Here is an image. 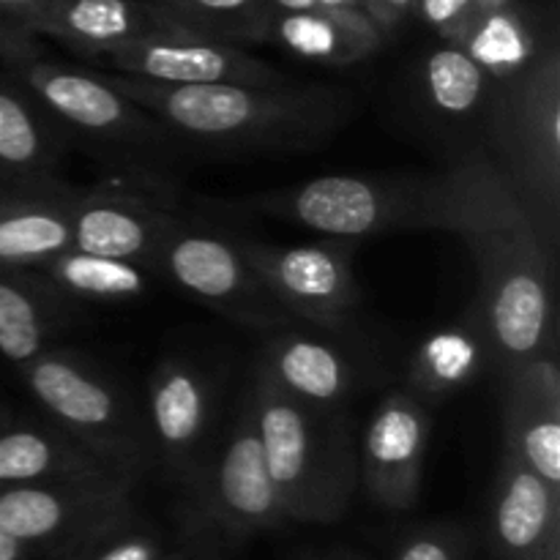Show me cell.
<instances>
[{"label": "cell", "instance_id": "1", "mask_svg": "<svg viewBox=\"0 0 560 560\" xmlns=\"http://www.w3.org/2000/svg\"><path fill=\"white\" fill-rule=\"evenodd\" d=\"M443 230L476 266V320L503 370L552 353V262L528 202L501 162L468 153L441 173Z\"/></svg>", "mask_w": 560, "mask_h": 560}, {"label": "cell", "instance_id": "2", "mask_svg": "<svg viewBox=\"0 0 560 560\" xmlns=\"http://www.w3.org/2000/svg\"><path fill=\"white\" fill-rule=\"evenodd\" d=\"M113 85L167 129L213 148L233 151H301L328 140L348 115V98L328 88L290 82H195L164 85L129 74H109Z\"/></svg>", "mask_w": 560, "mask_h": 560}, {"label": "cell", "instance_id": "3", "mask_svg": "<svg viewBox=\"0 0 560 560\" xmlns=\"http://www.w3.org/2000/svg\"><path fill=\"white\" fill-rule=\"evenodd\" d=\"M249 397L288 523L342 517L359 487V452L342 408L320 410L295 402L260 366H255Z\"/></svg>", "mask_w": 560, "mask_h": 560}, {"label": "cell", "instance_id": "4", "mask_svg": "<svg viewBox=\"0 0 560 560\" xmlns=\"http://www.w3.org/2000/svg\"><path fill=\"white\" fill-rule=\"evenodd\" d=\"M246 202L337 241L394 230H443L441 175H323Z\"/></svg>", "mask_w": 560, "mask_h": 560}, {"label": "cell", "instance_id": "5", "mask_svg": "<svg viewBox=\"0 0 560 560\" xmlns=\"http://www.w3.org/2000/svg\"><path fill=\"white\" fill-rule=\"evenodd\" d=\"M52 424L115 474L135 481L151 457L145 419L115 383L66 353H38L20 366Z\"/></svg>", "mask_w": 560, "mask_h": 560}, {"label": "cell", "instance_id": "6", "mask_svg": "<svg viewBox=\"0 0 560 560\" xmlns=\"http://www.w3.org/2000/svg\"><path fill=\"white\" fill-rule=\"evenodd\" d=\"M498 98L501 167L536 222L556 230L560 208V55L556 44L506 77Z\"/></svg>", "mask_w": 560, "mask_h": 560}, {"label": "cell", "instance_id": "7", "mask_svg": "<svg viewBox=\"0 0 560 560\" xmlns=\"http://www.w3.org/2000/svg\"><path fill=\"white\" fill-rule=\"evenodd\" d=\"M31 38L0 31V60L11 71V80L25 88L44 113L96 140L148 142L167 135V129L131 104L109 77L58 63L38 52Z\"/></svg>", "mask_w": 560, "mask_h": 560}, {"label": "cell", "instance_id": "8", "mask_svg": "<svg viewBox=\"0 0 560 560\" xmlns=\"http://www.w3.org/2000/svg\"><path fill=\"white\" fill-rule=\"evenodd\" d=\"M151 271L167 277L180 290L241 326L277 328L293 317L268 293L238 249L235 235L197 230L173 219L159 244Z\"/></svg>", "mask_w": 560, "mask_h": 560}, {"label": "cell", "instance_id": "9", "mask_svg": "<svg viewBox=\"0 0 560 560\" xmlns=\"http://www.w3.org/2000/svg\"><path fill=\"white\" fill-rule=\"evenodd\" d=\"M131 481L0 487V528L22 547H71L129 517Z\"/></svg>", "mask_w": 560, "mask_h": 560}, {"label": "cell", "instance_id": "10", "mask_svg": "<svg viewBox=\"0 0 560 560\" xmlns=\"http://www.w3.org/2000/svg\"><path fill=\"white\" fill-rule=\"evenodd\" d=\"M268 293L293 317L323 328H342L359 304L350 246L306 244L277 246L235 238Z\"/></svg>", "mask_w": 560, "mask_h": 560}, {"label": "cell", "instance_id": "11", "mask_svg": "<svg viewBox=\"0 0 560 560\" xmlns=\"http://www.w3.org/2000/svg\"><path fill=\"white\" fill-rule=\"evenodd\" d=\"M197 487L211 523L233 536H249L288 523L282 498L268 474L249 394L219 454L197 479Z\"/></svg>", "mask_w": 560, "mask_h": 560}, {"label": "cell", "instance_id": "12", "mask_svg": "<svg viewBox=\"0 0 560 560\" xmlns=\"http://www.w3.org/2000/svg\"><path fill=\"white\" fill-rule=\"evenodd\" d=\"M118 74L164 85H195V82H252L277 85L290 82L262 60L246 55L238 44L202 36L189 27L148 33L129 44L109 49L102 58Z\"/></svg>", "mask_w": 560, "mask_h": 560}, {"label": "cell", "instance_id": "13", "mask_svg": "<svg viewBox=\"0 0 560 560\" xmlns=\"http://www.w3.org/2000/svg\"><path fill=\"white\" fill-rule=\"evenodd\" d=\"M430 413L408 394H388L372 413L359 446V481L388 512L419 503L430 448Z\"/></svg>", "mask_w": 560, "mask_h": 560}, {"label": "cell", "instance_id": "14", "mask_svg": "<svg viewBox=\"0 0 560 560\" xmlns=\"http://www.w3.org/2000/svg\"><path fill=\"white\" fill-rule=\"evenodd\" d=\"M213 416V388L189 361L170 359L153 372L148 388L145 430L151 452L178 479L197 485L202 448Z\"/></svg>", "mask_w": 560, "mask_h": 560}, {"label": "cell", "instance_id": "15", "mask_svg": "<svg viewBox=\"0 0 560 560\" xmlns=\"http://www.w3.org/2000/svg\"><path fill=\"white\" fill-rule=\"evenodd\" d=\"M503 452L560 487V370L552 353L506 370Z\"/></svg>", "mask_w": 560, "mask_h": 560}, {"label": "cell", "instance_id": "16", "mask_svg": "<svg viewBox=\"0 0 560 560\" xmlns=\"http://www.w3.org/2000/svg\"><path fill=\"white\" fill-rule=\"evenodd\" d=\"M498 560H547L560 550V487L503 452L490 503Z\"/></svg>", "mask_w": 560, "mask_h": 560}, {"label": "cell", "instance_id": "17", "mask_svg": "<svg viewBox=\"0 0 560 560\" xmlns=\"http://www.w3.org/2000/svg\"><path fill=\"white\" fill-rule=\"evenodd\" d=\"M69 219L74 249L129 260L151 271L175 217L148 197L98 189L74 191L69 197Z\"/></svg>", "mask_w": 560, "mask_h": 560}, {"label": "cell", "instance_id": "18", "mask_svg": "<svg viewBox=\"0 0 560 560\" xmlns=\"http://www.w3.org/2000/svg\"><path fill=\"white\" fill-rule=\"evenodd\" d=\"M170 27H184L153 0H47L27 22V36H49L88 58Z\"/></svg>", "mask_w": 560, "mask_h": 560}, {"label": "cell", "instance_id": "19", "mask_svg": "<svg viewBox=\"0 0 560 560\" xmlns=\"http://www.w3.org/2000/svg\"><path fill=\"white\" fill-rule=\"evenodd\" d=\"M60 135L52 115L16 85L0 80V186L22 195H66L60 180Z\"/></svg>", "mask_w": 560, "mask_h": 560}, {"label": "cell", "instance_id": "20", "mask_svg": "<svg viewBox=\"0 0 560 560\" xmlns=\"http://www.w3.org/2000/svg\"><path fill=\"white\" fill-rule=\"evenodd\" d=\"M118 479L131 481L107 468L58 427L0 430V487Z\"/></svg>", "mask_w": 560, "mask_h": 560}, {"label": "cell", "instance_id": "21", "mask_svg": "<svg viewBox=\"0 0 560 560\" xmlns=\"http://www.w3.org/2000/svg\"><path fill=\"white\" fill-rule=\"evenodd\" d=\"M262 372L295 402L339 410L353 392V366L334 345L282 334L271 339L257 361Z\"/></svg>", "mask_w": 560, "mask_h": 560}, {"label": "cell", "instance_id": "22", "mask_svg": "<svg viewBox=\"0 0 560 560\" xmlns=\"http://www.w3.org/2000/svg\"><path fill=\"white\" fill-rule=\"evenodd\" d=\"M71 195H0V271L42 268L69 249Z\"/></svg>", "mask_w": 560, "mask_h": 560}, {"label": "cell", "instance_id": "23", "mask_svg": "<svg viewBox=\"0 0 560 560\" xmlns=\"http://www.w3.org/2000/svg\"><path fill=\"white\" fill-rule=\"evenodd\" d=\"M386 33L366 16L337 11H273L268 42L282 44L293 55L315 63L350 66L364 60L383 44Z\"/></svg>", "mask_w": 560, "mask_h": 560}, {"label": "cell", "instance_id": "24", "mask_svg": "<svg viewBox=\"0 0 560 560\" xmlns=\"http://www.w3.org/2000/svg\"><path fill=\"white\" fill-rule=\"evenodd\" d=\"M49 288L85 301H131L151 288V271L137 262L88 255L69 246L42 266Z\"/></svg>", "mask_w": 560, "mask_h": 560}, {"label": "cell", "instance_id": "25", "mask_svg": "<svg viewBox=\"0 0 560 560\" xmlns=\"http://www.w3.org/2000/svg\"><path fill=\"white\" fill-rule=\"evenodd\" d=\"M175 22L228 44L268 42L277 5L271 0H153Z\"/></svg>", "mask_w": 560, "mask_h": 560}, {"label": "cell", "instance_id": "26", "mask_svg": "<svg viewBox=\"0 0 560 560\" xmlns=\"http://www.w3.org/2000/svg\"><path fill=\"white\" fill-rule=\"evenodd\" d=\"M49 301L44 290L16 271H0V355L22 366L44 353Z\"/></svg>", "mask_w": 560, "mask_h": 560}, {"label": "cell", "instance_id": "27", "mask_svg": "<svg viewBox=\"0 0 560 560\" xmlns=\"http://www.w3.org/2000/svg\"><path fill=\"white\" fill-rule=\"evenodd\" d=\"M457 44H463L490 77L514 74L536 55L534 38L512 3L481 11Z\"/></svg>", "mask_w": 560, "mask_h": 560}, {"label": "cell", "instance_id": "28", "mask_svg": "<svg viewBox=\"0 0 560 560\" xmlns=\"http://www.w3.org/2000/svg\"><path fill=\"white\" fill-rule=\"evenodd\" d=\"M492 77L457 42L432 49L424 60V82L432 104L446 115H468L481 104Z\"/></svg>", "mask_w": 560, "mask_h": 560}, {"label": "cell", "instance_id": "29", "mask_svg": "<svg viewBox=\"0 0 560 560\" xmlns=\"http://www.w3.org/2000/svg\"><path fill=\"white\" fill-rule=\"evenodd\" d=\"M479 337L468 328H452L427 339L413 364V383L430 394L465 386L479 370Z\"/></svg>", "mask_w": 560, "mask_h": 560}, {"label": "cell", "instance_id": "30", "mask_svg": "<svg viewBox=\"0 0 560 560\" xmlns=\"http://www.w3.org/2000/svg\"><path fill=\"white\" fill-rule=\"evenodd\" d=\"M63 560H164V552L151 534L135 530L126 517L66 547Z\"/></svg>", "mask_w": 560, "mask_h": 560}, {"label": "cell", "instance_id": "31", "mask_svg": "<svg viewBox=\"0 0 560 560\" xmlns=\"http://www.w3.org/2000/svg\"><path fill=\"white\" fill-rule=\"evenodd\" d=\"M394 560H465V536L454 525H432L410 534Z\"/></svg>", "mask_w": 560, "mask_h": 560}, {"label": "cell", "instance_id": "32", "mask_svg": "<svg viewBox=\"0 0 560 560\" xmlns=\"http://www.w3.org/2000/svg\"><path fill=\"white\" fill-rule=\"evenodd\" d=\"M416 14L448 42H459L481 14V0H416Z\"/></svg>", "mask_w": 560, "mask_h": 560}, {"label": "cell", "instance_id": "33", "mask_svg": "<svg viewBox=\"0 0 560 560\" xmlns=\"http://www.w3.org/2000/svg\"><path fill=\"white\" fill-rule=\"evenodd\" d=\"M366 16L381 27L383 33L394 31L399 22L408 20L416 11V0H361Z\"/></svg>", "mask_w": 560, "mask_h": 560}, {"label": "cell", "instance_id": "34", "mask_svg": "<svg viewBox=\"0 0 560 560\" xmlns=\"http://www.w3.org/2000/svg\"><path fill=\"white\" fill-rule=\"evenodd\" d=\"M47 0H0V31L27 36V22Z\"/></svg>", "mask_w": 560, "mask_h": 560}, {"label": "cell", "instance_id": "35", "mask_svg": "<svg viewBox=\"0 0 560 560\" xmlns=\"http://www.w3.org/2000/svg\"><path fill=\"white\" fill-rule=\"evenodd\" d=\"M25 550L27 547H22L14 536L0 528V560H25Z\"/></svg>", "mask_w": 560, "mask_h": 560}, {"label": "cell", "instance_id": "36", "mask_svg": "<svg viewBox=\"0 0 560 560\" xmlns=\"http://www.w3.org/2000/svg\"><path fill=\"white\" fill-rule=\"evenodd\" d=\"M328 11H337V14L345 16H366L361 0H320Z\"/></svg>", "mask_w": 560, "mask_h": 560}, {"label": "cell", "instance_id": "37", "mask_svg": "<svg viewBox=\"0 0 560 560\" xmlns=\"http://www.w3.org/2000/svg\"><path fill=\"white\" fill-rule=\"evenodd\" d=\"M279 11H328L320 0H271ZM370 20V16H366Z\"/></svg>", "mask_w": 560, "mask_h": 560}, {"label": "cell", "instance_id": "38", "mask_svg": "<svg viewBox=\"0 0 560 560\" xmlns=\"http://www.w3.org/2000/svg\"><path fill=\"white\" fill-rule=\"evenodd\" d=\"M509 0H481V11L487 9H498V5H506Z\"/></svg>", "mask_w": 560, "mask_h": 560}, {"label": "cell", "instance_id": "39", "mask_svg": "<svg viewBox=\"0 0 560 560\" xmlns=\"http://www.w3.org/2000/svg\"><path fill=\"white\" fill-rule=\"evenodd\" d=\"M547 560H560V550H556V552H552V556H550V558H547Z\"/></svg>", "mask_w": 560, "mask_h": 560}, {"label": "cell", "instance_id": "40", "mask_svg": "<svg viewBox=\"0 0 560 560\" xmlns=\"http://www.w3.org/2000/svg\"><path fill=\"white\" fill-rule=\"evenodd\" d=\"M164 560H186V558H164Z\"/></svg>", "mask_w": 560, "mask_h": 560}, {"label": "cell", "instance_id": "41", "mask_svg": "<svg viewBox=\"0 0 560 560\" xmlns=\"http://www.w3.org/2000/svg\"><path fill=\"white\" fill-rule=\"evenodd\" d=\"M0 424H3V416H0Z\"/></svg>", "mask_w": 560, "mask_h": 560}]
</instances>
